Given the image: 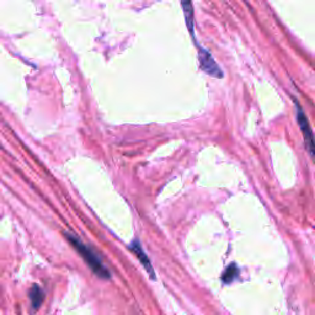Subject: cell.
<instances>
[{"mask_svg":"<svg viewBox=\"0 0 315 315\" xmlns=\"http://www.w3.org/2000/svg\"><path fill=\"white\" fill-rule=\"evenodd\" d=\"M182 4V10H184L185 14V20H186V25H187V29L190 30L191 36L193 37L195 32H193V7H192V0H181Z\"/></svg>","mask_w":315,"mask_h":315,"instance_id":"obj_5","label":"cell"},{"mask_svg":"<svg viewBox=\"0 0 315 315\" xmlns=\"http://www.w3.org/2000/svg\"><path fill=\"white\" fill-rule=\"evenodd\" d=\"M240 274V270L235 263H232L228 268L224 270L223 275H222V281H223L224 284H230L233 281H235L238 278V276Z\"/></svg>","mask_w":315,"mask_h":315,"instance_id":"obj_7","label":"cell"},{"mask_svg":"<svg viewBox=\"0 0 315 315\" xmlns=\"http://www.w3.org/2000/svg\"><path fill=\"white\" fill-rule=\"evenodd\" d=\"M64 235L68 241L73 245V248L82 255L83 260L85 261L86 265L91 269V271L94 272L99 278H101V280H110V270L104 265L103 260H101V257L99 256V254L96 253L94 249L89 247V245L84 244L82 240L78 238L77 235H74V234L64 233Z\"/></svg>","mask_w":315,"mask_h":315,"instance_id":"obj_1","label":"cell"},{"mask_svg":"<svg viewBox=\"0 0 315 315\" xmlns=\"http://www.w3.org/2000/svg\"><path fill=\"white\" fill-rule=\"evenodd\" d=\"M29 296H30V301H31L32 308H34L35 310L40 308L42 303L44 301V292L38 284H34V286H32L31 289H30Z\"/></svg>","mask_w":315,"mask_h":315,"instance_id":"obj_6","label":"cell"},{"mask_svg":"<svg viewBox=\"0 0 315 315\" xmlns=\"http://www.w3.org/2000/svg\"><path fill=\"white\" fill-rule=\"evenodd\" d=\"M296 111H297V122H298L299 127L304 137V143L305 148L310 154V158H314V136H313V130H311L310 124H309L307 115L304 113V111L301 107V105L296 101Z\"/></svg>","mask_w":315,"mask_h":315,"instance_id":"obj_2","label":"cell"},{"mask_svg":"<svg viewBox=\"0 0 315 315\" xmlns=\"http://www.w3.org/2000/svg\"><path fill=\"white\" fill-rule=\"evenodd\" d=\"M128 249L133 253L134 255L137 256V259L140 261V263L143 265L144 270H146L147 272H148L149 277L152 278V280H155V272H154V269H153L152 266V262L151 260H149V257L147 256L146 251L143 250L142 248V244H140V240L138 238H134L132 241L128 244Z\"/></svg>","mask_w":315,"mask_h":315,"instance_id":"obj_4","label":"cell"},{"mask_svg":"<svg viewBox=\"0 0 315 315\" xmlns=\"http://www.w3.org/2000/svg\"><path fill=\"white\" fill-rule=\"evenodd\" d=\"M196 46L199 48V63L201 69L213 78L223 77V71H222L220 65L217 64V62L213 59L211 53H209L207 50H205V48L201 47L199 43H196Z\"/></svg>","mask_w":315,"mask_h":315,"instance_id":"obj_3","label":"cell"}]
</instances>
